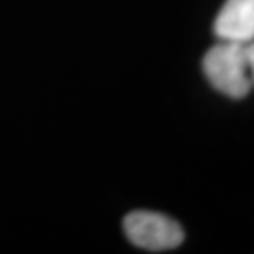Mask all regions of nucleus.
<instances>
[{"label":"nucleus","mask_w":254,"mask_h":254,"mask_svg":"<svg viewBox=\"0 0 254 254\" xmlns=\"http://www.w3.org/2000/svg\"><path fill=\"white\" fill-rule=\"evenodd\" d=\"M203 73L211 87L228 98H245L253 87L243 44L220 40L203 57Z\"/></svg>","instance_id":"obj_1"},{"label":"nucleus","mask_w":254,"mask_h":254,"mask_svg":"<svg viewBox=\"0 0 254 254\" xmlns=\"http://www.w3.org/2000/svg\"><path fill=\"white\" fill-rule=\"evenodd\" d=\"M128 241L151 253H164L177 249L185 241V232L179 222L154 211H132L123 220Z\"/></svg>","instance_id":"obj_2"},{"label":"nucleus","mask_w":254,"mask_h":254,"mask_svg":"<svg viewBox=\"0 0 254 254\" xmlns=\"http://www.w3.org/2000/svg\"><path fill=\"white\" fill-rule=\"evenodd\" d=\"M218 40L249 44L254 40V0H226L215 19Z\"/></svg>","instance_id":"obj_3"},{"label":"nucleus","mask_w":254,"mask_h":254,"mask_svg":"<svg viewBox=\"0 0 254 254\" xmlns=\"http://www.w3.org/2000/svg\"><path fill=\"white\" fill-rule=\"evenodd\" d=\"M245 53H247V64H249V72H251V79L254 83V40L245 44Z\"/></svg>","instance_id":"obj_4"}]
</instances>
